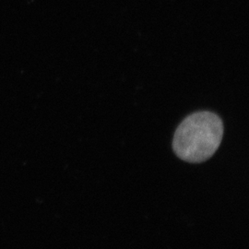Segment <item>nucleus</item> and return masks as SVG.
I'll return each mask as SVG.
<instances>
[{
    "mask_svg": "<svg viewBox=\"0 0 249 249\" xmlns=\"http://www.w3.org/2000/svg\"><path fill=\"white\" fill-rule=\"evenodd\" d=\"M223 123L216 114L196 112L178 125L173 140V149L181 160L199 163L210 159L220 147Z\"/></svg>",
    "mask_w": 249,
    "mask_h": 249,
    "instance_id": "1",
    "label": "nucleus"
}]
</instances>
